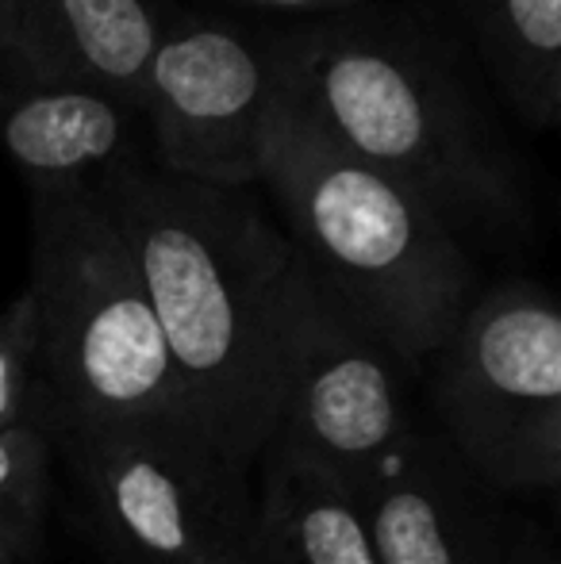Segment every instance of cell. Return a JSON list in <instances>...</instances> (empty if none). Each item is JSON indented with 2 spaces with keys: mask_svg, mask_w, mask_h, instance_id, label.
<instances>
[{
  "mask_svg": "<svg viewBox=\"0 0 561 564\" xmlns=\"http://www.w3.org/2000/svg\"><path fill=\"white\" fill-rule=\"evenodd\" d=\"M136 105L97 85L20 74L0 85V147L39 185H97L131 158Z\"/></svg>",
  "mask_w": 561,
  "mask_h": 564,
  "instance_id": "11",
  "label": "cell"
},
{
  "mask_svg": "<svg viewBox=\"0 0 561 564\" xmlns=\"http://www.w3.org/2000/svg\"><path fill=\"white\" fill-rule=\"evenodd\" d=\"M93 188L136 261L188 423L255 476L289 372L304 261L247 193L136 158Z\"/></svg>",
  "mask_w": 561,
  "mask_h": 564,
  "instance_id": "1",
  "label": "cell"
},
{
  "mask_svg": "<svg viewBox=\"0 0 561 564\" xmlns=\"http://www.w3.org/2000/svg\"><path fill=\"white\" fill-rule=\"evenodd\" d=\"M504 100L531 127L561 116V0H454Z\"/></svg>",
  "mask_w": 561,
  "mask_h": 564,
  "instance_id": "13",
  "label": "cell"
},
{
  "mask_svg": "<svg viewBox=\"0 0 561 564\" xmlns=\"http://www.w3.org/2000/svg\"><path fill=\"white\" fill-rule=\"evenodd\" d=\"M416 369L354 323L308 273L289 372L266 449L358 496L420 426Z\"/></svg>",
  "mask_w": 561,
  "mask_h": 564,
  "instance_id": "7",
  "label": "cell"
},
{
  "mask_svg": "<svg viewBox=\"0 0 561 564\" xmlns=\"http://www.w3.org/2000/svg\"><path fill=\"white\" fill-rule=\"evenodd\" d=\"M46 400L39 380V323L31 292L0 312V426H43Z\"/></svg>",
  "mask_w": 561,
  "mask_h": 564,
  "instance_id": "15",
  "label": "cell"
},
{
  "mask_svg": "<svg viewBox=\"0 0 561 564\" xmlns=\"http://www.w3.org/2000/svg\"><path fill=\"white\" fill-rule=\"evenodd\" d=\"M500 564H554V557H550L547 545H535V542H527V538H519V542L504 545Z\"/></svg>",
  "mask_w": 561,
  "mask_h": 564,
  "instance_id": "17",
  "label": "cell"
},
{
  "mask_svg": "<svg viewBox=\"0 0 561 564\" xmlns=\"http://www.w3.org/2000/svg\"><path fill=\"white\" fill-rule=\"evenodd\" d=\"M158 39L150 0H12L4 58L20 74L97 85L139 108Z\"/></svg>",
  "mask_w": 561,
  "mask_h": 564,
  "instance_id": "10",
  "label": "cell"
},
{
  "mask_svg": "<svg viewBox=\"0 0 561 564\" xmlns=\"http://www.w3.org/2000/svg\"><path fill=\"white\" fill-rule=\"evenodd\" d=\"M54 442L39 426H0V564H23L43 545Z\"/></svg>",
  "mask_w": 561,
  "mask_h": 564,
  "instance_id": "14",
  "label": "cell"
},
{
  "mask_svg": "<svg viewBox=\"0 0 561 564\" xmlns=\"http://www.w3.org/2000/svg\"><path fill=\"white\" fill-rule=\"evenodd\" d=\"M281 97L284 43H255L216 20L162 28L139 105L158 170L227 193L262 185Z\"/></svg>",
  "mask_w": 561,
  "mask_h": 564,
  "instance_id": "8",
  "label": "cell"
},
{
  "mask_svg": "<svg viewBox=\"0 0 561 564\" xmlns=\"http://www.w3.org/2000/svg\"><path fill=\"white\" fill-rule=\"evenodd\" d=\"M116 564H242L255 476L188 423H112L54 438Z\"/></svg>",
  "mask_w": 561,
  "mask_h": 564,
  "instance_id": "6",
  "label": "cell"
},
{
  "mask_svg": "<svg viewBox=\"0 0 561 564\" xmlns=\"http://www.w3.org/2000/svg\"><path fill=\"white\" fill-rule=\"evenodd\" d=\"M28 292L51 442L85 426L188 423L158 315L93 185L31 188Z\"/></svg>",
  "mask_w": 561,
  "mask_h": 564,
  "instance_id": "4",
  "label": "cell"
},
{
  "mask_svg": "<svg viewBox=\"0 0 561 564\" xmlns=\"http://www.w3.org/2000/svg\"><path fill=\"white\" fill-rule=\"evenodd\" d=\"M262 185L312 281L416 372L473 304L454 227L397 177L354 158L281 97Z\"/></svg>",
  "mask_w": 561,
  "mask_h": 564,
  "instance_id": "3",
  "label": "cell"
},
{
  "mask_svg": "<svg viewBox=\"0 0 561 564\" xmlns=\"http://www.w3.org/2000/svg\"><path fill=\"white\" fill-rule=\"evenodd\" d=\"M284 100L450 227H527L524 173L508 142L454 66L400 23H327L284 39Z\"/></svg>",
  "mask_w": 561,
  "mask_h": 564,
  "instance_id": "2",
  "label": "cell"
},
{
  "mask_svg": "<svg viewBox=\"0 0 561 564\" xmlns=\"http://www.w3.org/2000/svg\"><path fill=\"white\" fill-rule=\"evenodd\" d=\"M8 20H12V0H0V58L8 46Z\"/></svg>",
  "mask_w": 561,
  "mask_h": 564,
  "instance_id": "18",
  "label": "cell"
},
{
  "mask_svg": "<svg viewBox=\"0 0 561 564\" xmlns=\"http://www.w3.org/2000/svg\"><path fill=\"white\" fill-rule=\"evenodd\" d=\"M427 365L434 434L473 484L558 488L561 312L547 289L508 281L473 296Z\"/></svg>",
  "mask_w": 561,
  "mask_h": 564,
  "instance_id": "5",
  "label": "cell"
},
{
  "mask_svg": "<svg viewBox=\"0 0 561 564\" xmlns=\"http://www.w3.org/2000/svg\"><path fill=\"white\" fill-rule=\"evenodd\" d=\"M381 564H500V530L434 431L420 423L358 491Z\"/></svg>",
  "mask_w": 561,
  "mask_h": 564,
  "instance_id": "9",
  "label": "cell"
},
{
  "mask_svg": "<svg viewBox=\"0 0 561 564\" xmlns=\"http://www.w3.org/2000/svg\"><path fill=\"white\" fill-rule=\"evenodd\" d=\"M247 4L278 8V12H350L366 0H247Z\"/></svg>",
  "mask_w": 561,
  "mask_h": 564,
  "instance_id": "16",
  "label": "cell"
},
{
  "mask_svg": "<svg viewBox=\"0 0 561 564\" xmlns=\"http://www.w3.org/2000/svg\"><path fill=\"white\" fill-rule=\"evenodd\" d=\"M242 564H381L354 491L281 449L255 468V527Z\"/></svg>",
  "mask_w": 561,
  "mask_h": 564,
  "instance_id": "12",
  "label": "cell"
}]
</instances>
